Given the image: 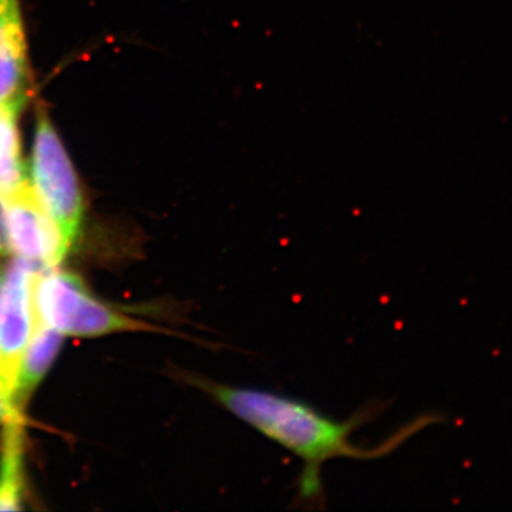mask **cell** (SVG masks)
<instances>
[{
	"label": "cell",
	"mask_w": 512,
	"mask_h": 512,
	"mask_svg": "<svg viewBox=\"0 0 512 512\" xmlns=\"http://www.w3.org/2000/svg\"><path fill=\"white\" fill-rule=\"evenodd\" d=\"M184 380L232 416L301 458L303 470L298 478V500L306 504L319 505L323 501L322 467L326 461L335 458L375 460L387 456L414 433L436 423V417L423 416L376 447H362L353 443L352 436L379 416L383 407L377 403L357 410L348 420L339 421L311 404L284 394L234 386L195 373H185Z\"/></svg>",
	"instance_id": "6da1fadb"
},
{
	"label": "cell",
	"mask_w": 512,
	"mask_h": 512,
	"mask_svg": "<svg viewBox=\"0 0 512 512\" xmlns=\"http://www.w3.org/2000/svg\"><path fill=\"white\" fill-rule=\"evenodd\" d=\"M30 296L37 318L62 335L94 338L117 332H161L99 301L79 276L56 268L35 271Z\"/></svg>",
	"instance_id": "7a4b0ae2"
},
{
	"label": "cell",
	"mask_w": 512,
	"mask_h": 512,
	"mask_svg": "<svg viewBox=\"0 0 512 512\" xmlns=\"http://www.w3.org/2000/svg\"><path fill=\"white\" fill-rule=\"evenodd\" d=\"M30 185L72 248L82 225L83 195L72 160L45 107L37 109Z\"/></svg>",
	"instance_id": "3957f363"
},
{
	"label": "cell",
	"mask_w": 512,
	"mask_h": 512,
	"mask_svg": "<svg viewBox=\"0 0 512 512\" xmlns=\"http://www.w3.org/2000/svg\"><path fill=\"white\" fill-rule=\"evenodd\" d=\"M8 227L10 252L42 269L56 268L69 252L55 221L37 200L29 181L2 200Z\"/></svg>",
	"instance_id": "277c9868"
},
{
	"label": "cell",
	"mask_w": 512,
	"mask_h": 512,
	"mask_svg": "<svg viewBox=\"0 0 512 512\" xmlns=\"http://www.w3.org/2000/svg\"><path fill=\"white\" fill-rule=\"evenodd\" d=\"M33 274L35 266L16 258L5 268L0 292V380L9 402L18 379L20 360L32 335Z\"/></svg>",
	"instance_id": "5b68a950"
},
{
	"label": "cell",
	"mask_w": 512,
	"mask_h": 512,
	"mask_svg": "<svg viewBox=\"0 0 512 512\" xmlns=\"http://www.w3.org/2000/svg\"><path fill=\"white\" fill-rule=\"evenodd\" d=\"M28 94V45L20 0H0V110L19 114Z\"/></svg>",
	"instance_id": "8992f818"
},
{
	"label": "cell",
	"mask_w": 512,
	"mask_h": 512,
	"mask_svg": "<svg viewBox=\"0 0 512 512\" xmlns=\"http://www.w3.org/2000/svg\"><path fill=\"white\" fill-rule=\"evenodd\" d=\"M62 338V333L45 325L33 311L32 335L20 360L18 379L10 397V404L16 412L22 413L30 394L39 386L47 370L55 362L57 352L62 346Z\"/></svg>",
	"instance_id": "52a82bcc"
},
{
	"label": "cell",
	"mask_w": 512,
	"mask_h": 512,
	"mask_svg": "<svg viewBox=\"0 0 512 512\" xmlns=\"http://www.w3.org/2000/svg\"><path fill=\"white\" fill-rule=\"evenodd\" d=\"M22 417L12 414L5 420L0 451V511H18L23 495Z\"/></svg>",
	"instance_id": "ba28073f"
},
{
	"label": "cell",
	"mask_w": 512,
	"mask_h": 512,
	"mask_svg": "<svg viewBox=\"0 0 512 512\" xmlns=\"http://www.w3.org/2000/svg\"><path fill=\"white\" fill-rule=\"evenodd\" d=\"M15 413L20 412H16V410L13 409L12 404H10L8 400H5L3 399V397H0V423H5V420Z\"/></svg>",
	"instance_id": "9c48e42d"
},
{
	"label": "cell",
	"mask_w": 512,
	"mask_h": 512,
	"mask_svg": "<svg viewBox=\"0 0 512 512\" xmlns=\"http://www.w3.org/2000/svg\"><path fill=\"white\" fill-rule=\"evenodd\" d=\"M5 268L6 266H0V292H2L3 278H5ZM0 397H3V399L8 400L6 399L5 393H3L2 380H0Z\"/></svg>",
	"instance_id": "30bf717a"
}]
</instances>
